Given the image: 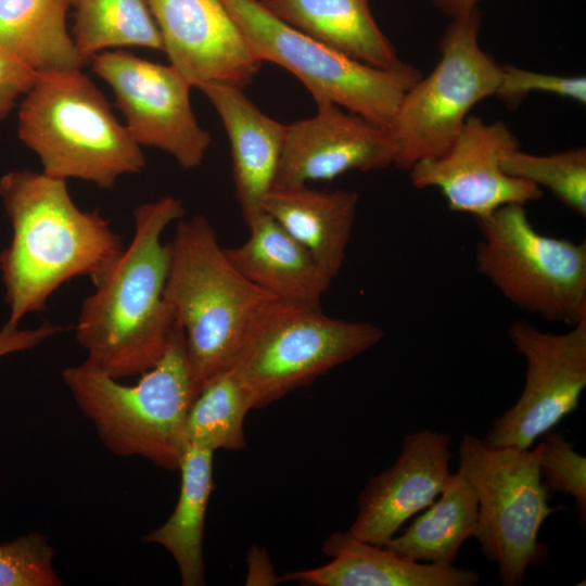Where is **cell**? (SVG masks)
Listing matches in <instances>:
<instances>
[{"instance_id":"1","label":"cell","mask_w":586,"mask_h":586,"mask_svg":"<svg viewBox=\"0 0 586 586\" xmlns=\"http://www.w3.org/2000/svg\"><path fill=\"white\" fill-rule=\"evenodd\" d=\"M0 198L12 240L0 252L9 321L42 311L65 282L89 277L93 284L124 251L122 237L98 211H81L66 180L31 170L0 178Z\"/></svg>"},{"instance_id":"2","label":"cell","mask_w":586,"mask_h":586,"mask_svg":"<svg viewBox=\"0 0 586 586\" xmlns=\"http://www.w3.org/2000/svg\"><path fill=\"white\" fill-rule=\"evenodd\" d=\"M183 215L174 196L135 208L129 245L93 284L77 319L87 365L119 380L142 374L163 356L176 318L164 297L169 247L162 237Z\"/></svg>"},{"instance_id":"3","label":"cell","mask_w":586,"mask_h":586,"mask_svg":"<svg viewBox=\"0 0 586 586\" xmlns=\"http://www.w3.org/2000/svg\"><path fill=\"white\" fill-rule=\"evenodd\" d=\"M168 247L164 297L183 330L198 394L232 368L251 323L275 297L233 266L202 215L178 220Z\"/></svg>"},{"instance_id":"4","label":"cell","mask_w":586,"mask_h":586,"mask_svg":"<svg viewBox=\"0 0 586 586\" xmlns=\"http://www.w3.org/2000/svg\"><path fill=\"white\" fill-rule=\"evenodd\" d=\"M62 379L110 451L178 470L196 392L177 320L163 356L135 385H124L86 362L65 368Z\"/></svg>"},{"instance_id":"5","label":"cell","mask_w":586,"mask_h":586,"mask_svg":"<svg viewBox=\"0 0 586 586\" xmlns=\"http://www.w3.org/2000/svg\"><path fill=\"white\" fill-rule=\"evenodd\" d=\"M17 135L42 173L111 189L145 165L141 146L81 69L40 73L20 106Z\"/></svg>"},{"instance_id":"6","label":"cell","mask_w":586,"mask_h":586,"mask_svg":"<svg viewBox=\"0 0 586 586\" xmlns=\"http://www.w3.org/2000/svg\"><path fill=\"white\" fill-rule=\"evenodd\" d=\"M383 336L371 322L272 298L251 323L231 369L252 408L260 409L367 352Z\"/></svg>"},{"instance_id":"7","label":"cell","mask_w":586,"mask_h":586,"mask_svg":"<svg viewBox=\"0 0 586 586\" xmlns=\"http://www.w3.org/2000/svg\"><path fill=\"white\" fill-rule=\"evenodd\" d=\"M539 444L534 449L491 446L464 434L459 445V472L477 499L474 537L497 564L504 586L522 585L530 566L543 563L548 547L539 540L545 520L562 509L550 507L551 492L542 480Z\"/></svg>"},{"instance_id":"8","label":"cell","mask_w":586,"mask_h":586,"mask_svg":"<svg viewBox=\"0 0 586 586\" xmlns=\"http://www.w3.org/2000/svg\"><path fill=\"white\" fill-rule=\"evenodd\" d=\"M221 2L255 58L289 71L316 103H333L390 126L405 93L422 76L405 62L381 68L355 60L288 25L259 0Z\"/></svg>"},{"instance_id":"9","label":"cell","mask_w":586,"mask_h":586,"mask_svg":"<svg viewBox=\"0 0 586 586\" xmlns=\"http://www.w3.org/2000/svg\"><path fill=\"white\" fill-rule=\"evenodd\" d=\"M477 220V270L509 302L570 327L586 317V242L542 234L523 204Z\"/></svg>"},{"instance_id":"10","label":"cell","mask_w":586,"mask_h":586,"mask_svg":"<svg viewBox=\"0 0 586 586\" xmlns=\"http://www.w3.org/2000/svg\"><path fill=\"white\" fill-rule=\"evenodd\" d=\"M476 8L450 17L440 40L435 67L405 93L390 124L397 145L395 166L408 170L450 145L471 110L495 95L501 65L480 44Z\"/></svg>"},{"instance_id":"11","label":"cell","mask_w":586,"mask_h":586,"mask_svg":"<svg viewBox=\"0 0 586 586\" xmlns=\"http://www.w3.org/2000/svg\"><path fill=\"white\" fill-rule=\"evenodd\" d=\"M89 63L111 87L125 126L140 146H154L170 154L184 169L202 163L212 137L193 113V86L176 67L122 49L101 51Z\"/></svg>"},{"instance_id":"12","label":"cell","mask_w":586,"mask_h":586,"mask_svg":"<svg viewBox=\"0 0 586 586\" xmlns=\"http://www.w3.org/2000/svg\"><path fill=\"white\" fill-rule=\"evenodd\" d=\"M509 336L525 358V384L514 405L494 419L482 441L527 449L578 406L586 387V317L561 334L517 320Z\"/></svg>"},{"instance_id":"13","label":"cell","mask_w":586,"mask_h":586,"mask_svg":"<svg viewBox=\"0 0 586 586\" xmlns=\"http://www.w3.org/2000/svg\"><path fill=\"white\" fill-rule=\"evenodd\" d=\"M517 149L519 141L504 122L470 114L447 150L413 164L409 177L418 189L440 190L449 209L480 219L501 206L542 198L540 188L502 170L504 156Z\"/></svg>"},{"instance_id":"14","label":"cell","mask_w":586,"mask_h":586,"mask_svg":"<svg viewBox=\"0 0 586 586\" xmlns=\"http://www.w3.org/2000/svg\"><path fill=\"white\" fill-rule=\"evenodd\" d=\"M317 107L313 117L286 125L275 184L328 181L351 170L395 165L397 145L390 126L333 103Z\"/></svg>"},{"instance_id":"15","label":"cell","mask_w":586,"mask_h":586,"mask_svg":"<svg viewBox=\"0 0 586 586\" xmlns=\"http://www.w3.org/2000/svg\"><path fill=\"white\" fill-rule=\"evenodd\" d=\"M163 51L193 87L244 88L263 62L250 50L221 0H146Z\"/></svg>"},{"instance_id":"16","label":"cell","mask_w":586,"mask_h":586,"mask_svg":"<svg viewBox=\"0 0 586 586\" xmlns=\"http://www.w3.org/2000/svg\"><path fill=\"white\" fill-rule=\"evenodd\" d=\"M450 437L430 429L406 434L395 462L372 476L358 497L351 536L384 546L403 524L428 508L449 476Z\"/></svg>"},{"instance_id":"17","label":"cell","mask_w":586,"mask_h":586,"mask_svg":"<svg viewBox=\"0 0 586 586\" xmlns=\"http://www.w3.org/2000/svg\"><path fill=\"white\" fill-rule=\"evenodd\" d=\"M198 88L226 129L235 196L249 226L264 213L263 201L276 183L286 125L264 114L240 87L206 82Z\"/></svg>"},{"instance_id":"18","label":"cell","mask_w":586,"mask_h":586,"mask_svg":"<svg viewBox=\"0 0 586 586\" xmlns=\"http://www.w3.org/2000/svg\"><path fill=\"white\" fill-rule=\"evenodd\" d=\"M332 560L321 566L289 572L282 582L313 586H476V571L454 565L420 563L400 557L384 546L332 533L322 545Z\"/></svg>"},{"instance_id":"19","label":"cell","mask_w":586,"mask_h":586,"mask_svg":"<svg viewBox=\"0 0 586 586\" xmlns=\"http://www.w3.org/2000/svg\"><path fill=\"white\" fill-rule=\"evenodd\" d=\"M247 228L250 234L242 244L225 247L233 266L279 301L321 308L332 279L310 253L265 212Z\"/></svg>"},{"instance_id":"20","label":"cell","mask_w":586,"mask_h":586,"mask_svg":"<svg viewBox=\"0 0 586 586\" xmlns=\"http://www.w3.org/2000/svg\"><path fill=\"white\" fill-rule=\"evenodd\" d=\"M358 200L353 191L273 184L263 201V209L303 245L333 280L345 260Z\"/></svg>"},{"instance_id":"21","label":"cell","mask_w":586,"mask_h":586,"mask_svg":"<svg viewBox=\"0 0 586 586\" xmlns=\"http://www.w3.org/2000/svg\"><path fill=\"white\" fill-rule=\"evenodd\" d=\"M295 29L362 63L392 68L403 61L374 20L368 0H259Z\"/></svg>"},{"instance_id":"22","label":"cell","mask_w":586,"mask_h":586,"mask_svg":"<svg viewBox=\"0 0 586 586\" xmlns=\"http://www.w3.org/2000/svg\"><path fill=\"white\" fill-rule=\"evenodd\" d=\"M213 455L206 447L187 444L178 468L181 483L176 507L163 525L143 537V542L161 545L174 557L184 586L205 584L203 536L214 489Z\"/></svg>"},{"instance_id":"23","label":"cell","mask_w":586,"mask_h":586,"mask_svg":"<svg viewBox=\"0 0 586 586\" xmlns=\"http://www.w3.org/2000/svg\"><path fill=\"white\" fill-rule=\"evenodd\" d=\"M68 0H0V47L36 73L81 69L87 62L66 27Z\"/></svg>"},{"instance_id":"24","label":"cell","mask_w":586,"mask_h":586,"mask_svg":"<svg viewBox=\"0 0 586 586\" xmlns=\"http://www.w3.org/2000/svg\"><path fill=\"white\" fill-rule=\"evenodd\" d=\"M477 509L471 485L459 472L451 473L440 498L384 547L412 561L453 565L462 544L476 533Z\"/></svg>"},{"instance_id":"25","label":"cell","mask_w":586,"mask_h":586,"mask_svg":"<svg viewBox=\"0 0 586 586\" xmlns=\"http://www.w3.org/2000/svg\"><path fill=\"white\" fill-rule=\"evenodd\" d=\"M73 40L90 59L112 48L142 47L163 51V41L146 0H76Z\"/></svg>"},{"instance_id":"26","label":"cell","mask_w":586,"mask_h":586,"mask_svg":"<svg viewBox=\"0 0 586 586\" xmlns=\"http://www.w3.org/2000/svg\"><path fill=\"white\" fill-rule=\"evenodd\" d=\"M253 409L232 369L208 381L193 399L186 421L188 444L217 449L245 447L244 420Z\"/></svg>"},{"instance_id":"27","label":"cell","mask_w":586,"mask_h":586,"mask_svg":"<svg viewBox=\"0 0 586 586\" xmlns=\"http://www.w3.org/2000/svg\"><path fill=\"white\" fill-rule=\"evenodd\" d=\"M502 170L548 189L562 204L579 216H586V150L572 148L548 155L525 153L517 149L504 156Z\"/></svg>"},{"instance_id":"28","label":"cell","mask_w":586,"mask_h":586,"mask_svg":"<svg viewBox=\"0 0 586 586\" xmlns=\"http://www.w3.org/2000/svg\"><path fill=\"white\" fill-rule=\"evenodd\" d=\"M539 444L542 480L550 492L574 498L581 527L586 522V458L574 450L573 443L552 430Z\"/></svg>"},{"instance_id":"29","label":"cell","mask_w":586,"mask_h":586,"mask_svg":"<svg viewBox=\"0 0 586 586\" xmlns=\"http://www.w3.org/2000/svg\"><path fill=\"white\" fill-rule=\"evenodd\" d=\"M48 539L31 533L0 545V586L63 585L53 568Z\"/></svg>"},{"instance_id":"30","label":"cell","mask_w":586,"mask_h":586,"mask_svg":"<svg viewBox=\"0 0 586 586\" xmlns=\"http://www.w3.org/2000/svg\"><path fill=\"white\" fill-rule=\"evenodd\" d=\"M531 93H548L586 103L585 76H562L545 74L518 67L501 65V76L495 97L509 106L518 105Z\"/></svg>"},{"instance_id":"31","label":"cell","mask_w":586,"mask_h":586,"mask_svg":"<svg viewBox=\"0 0 586 586\" xmlns=\"http://www.w3.org/2000/svg\"><path fill=\"white\" fill-rule=\"evenodd\" d=\"M38 73L0 47V120L14 109L16 100L26 94Z\"/></svg>"},{"instance_id":"32","label":"cell","mask_w":586,"mask_h":586,"mask_svg":"<svg viewBox=\"0 0 586 586\" xmlns=\"http://www.w3.org/2000/svg\"><path fill=\"white\" fill-rule=\"evenodd\" d=\"M60 331L59 327L43 322L36 329H20L8 321L0 330V357L33 348Z\"/></svg>"},{"instance_id":"33","label":"cell","mask_w":586,"mask_h":586,"mask_svg":"<svg viewBox=\"0 0 586 586\" xmlns=\"http://www.w3.org/2000/svg\"><path fill=\"white\" fill-rule=\"evenodd\" d=\"M480 0H432L435 8L441 12L455 17L477 8Z\"/></svg>"},{"instance_id":"34","label":"cell","mask_w":586,"mask_h":586,"mask_svg":"<svg viewBox=\"0 0 586 586\" xmlns=\"http://www.w3.org/2000/svg\"><path fill=\"white\" fill-rule=\"evenodd\" d=\"M68 1L71 2L72 5H74L76 0H68Z\"/></svg>"}]
</instances>
